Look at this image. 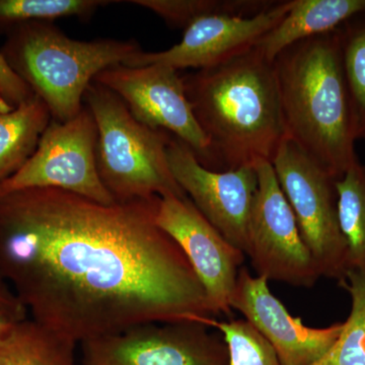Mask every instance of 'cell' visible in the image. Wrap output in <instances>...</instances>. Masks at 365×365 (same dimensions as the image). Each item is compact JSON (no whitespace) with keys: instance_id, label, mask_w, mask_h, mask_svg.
<instances>
[{"instance_id":"obj_10","label":"cell","mask_w":365,"mask_h":365,"mask_svg":"<svg viewBox=\"0 0 365 365\" xmlns=\"http://www.w3.org/2000/svg\"><path fill=\"white\" fill-rule=\"evenodd\" d=\"M197 322L153 323L83 342V365H227L222 336Z\"/></svg>"},{"instance_id":"obj_21","label":"cell","mask_w":365,"mask_h":365,"mask_svg":"<svg viewBox=\"0 0 365 365\" xmlns=\"http://www.w3.org/2000/svg\"><path fill=\"white\" fill-rule=\"evenodd\" d=\"M340 285L351 300L349 316L335 344L313 365H365V274L350 271Z\"/></svg>"},{"instance_id":"obj_1","label":"cell","mask_w":365,"mask_h":365,"mask_svg":"<svg viewBox=\"0 0 365 365\" xmlns=\"http://www.w3.org/2000/svg\"><path fill=\"white\" fill-rule=\"evenodd\" d=\"M160 197L101 204L58 189L0 193V275L32 319L76 342L216 314Z\"/></svg>"},{"instance_id":"obj_19","label":"cell","mask_w":365,"mask_h":365,"mask_svg":"<svg viewBox=\"0 0 365 365\" xmlns=\"http://www.w3.org/2000/svg\"><path fill=\"white\" fill-rule=\"evenodd\" d=\"M338 215L350 271L365 274V165L357 163L337 182Z\"/></svg>"},{"instance_id":"obj_24","label":"cell","mask_w":365,"mask_h":365,"mask_svg":"<svg viewBox=\"0 0 365 365\" xmlns=\"http://www.w3.org/2000/svg\"><path fill=\"white\" fill-rule=\"evenodd\" d=\"M35 93L0 53V112L11 111Z\"/></svg>"},{"instance_id":"obj_9","label":"cell","mask_w":365,"mask_h":365,"mask_svg":"<svg viewBox=\"0 0 365 365\" xmlns=\"http://www.w3.org/2000/svg\"><path fill=\"white\" fill-rule=\"evenodd\" d=\"M93 81L117 93L137 121L169 132L193 151L204 168L215 170L210 144L194 116L177 71L160 64H117L100 72Z\"/></svg>"},{"instance_id":"obj_18","label":"cell","mask_w":365,"mask_h":365,"mask_svg":"<svg viewBox=\"0 0 365 365\" xmlns=\"http://www.w3.org/2000/svg\"><path fill=\"white\" fill-rule=\"evenodd\" d=\"M129 4L150 9L174 29H187L210 16L251 18L272 9L277 0H130Z\"/></svg>"},{"instance_id":"obj_12","label":"cell","mask_w":365,"mask_h":365,"mask_svg":"<svg viewBox=\"0 0 365 365\" xmlns=\"http://www.w3.org/2000/svg\"><path fill=\"white\" fill-rule=\"evenodd\" d=\"M157 222L188 259L216 316L230 314L246 255L201 215L188 196L160 198Z\"/></svg>"},{"instance_id":"obj_8","label":"cell","mask_w":365,"mask_h":365,"mask_svg":"<svg viewBox=\"0 0 365 365\" xmlns=\"http://www.w3.org/2000/svg\"><path fill=\"white\" fill-rule=\"evenodd\" d=\"M258 188L249 225L246 256L257 275L295 287H313L321 274L300 235L272 163H255Z\"/></svg>"},{"instance_id":"obj_6","label":"cell","mask_w":365,"mask_h":365,"mask_svg":"<svg viewBox=\"0 0 365 365\" xmlns=\"http://www.w3.org/2000/svg\"><path fill=\"white\" fill-rule=\"evenodd\" d=\"M271 163L321 277L337 280L341 284L349 267L347 244L338 215L339 180L288 137Z\"/></svg>"},{"instance_id":"obj_15","label":"cell","mask_w":365,"mask_h":365,"mask_svg":"<svg viewBox=\"0 0 365 365\" xmlns=\"http://www.w3.org/2000/svg\"><path fill=\"white\" fill-rule=\"evenodd\" d=\"M364 11L365 0H294L287 16L259 41L255 49L273 62L294 43L333 32Z\"/></svg>"},{"instance_id":"obj_14","label":"cell","mask_w":365,"mask_h":365,"mask_svg":"<svg viewBox=\"0 0 365 365\" xmlns=\"http://www.w3.org/2000/svg\"><path fill=\"white\" fill-rule=\"evenodd\" d=\"M268 280L242 267L237 276L232 309L240 312L271 347L282 365H313L335 344L343 323L313 328L294 318L271 292Z\"/></svg>"},{"instance_id":"obj_3","label":"cell","mask_w":365,"mask_h":365,"mask_svg":"<svg viewBox=\"0 0 365 365\" xmlns=\"http://www.w3.org/2000/svg\"><path fill=\"white\" fill-rule=\"evenodd\" d=\"M273 64L288 138L340 180L359 160L339 31L294 43Z\"/></svg>"},{"instance_id":"obj_16","label":"cell","mask_w":365,"mask_h":365,"mask_svg":"<svg viewBox=\"0 0 365 365\" xmlns=\"http://www.w3.org/2000/svg\"><path fill=\"white\" fill-rule=\"evenodd\" d=\"M52 117L38 96L11 111L0 112V185L32 158Z\"/></svg>"},{"instance_id":"obj_7","label":"cell","mask_w":365,"mask_h":365,"mask_svg":"<svg viewBox=\"0 0 365 365\" xmlns=\"http://www.w3.org/2000/svg\"><path fill=\"white\" fill-rule=\"evenodd\" d=\"M97 141V123L86 105L69 121L51 120L32 158L0 185V193L58 189L106 205L116 203L98 176Z\"/></svg>"},{"instance_id":"obj_2","label":"cell","mask_w":365,"mask_h":365,"mask_svg":"<svg viewBox=\"0 0 365 365\" xmlns=\"http://www.w3.org/2000/svg\"><path fill=\"white\" fill-rule=\"evenodd\" d=\"M216 172L272 163L285 138L273 62L252 49L220 66L182 76Z\"/></svg>"},{"instance_id":"obj_11","label":"cell","mask_w":365,"mask_h":365,"mask_svg":"<svg viewBox=\"0 0 365 365\" xmlns=\"http://www.w3.org/2000/svg\"><path fill=\"white\" fill-rule=\"evenodd\" d=\"M167 158L173 176L201 215L246 255L249 225L258 188L255 167L227 172L204 168L193 151L172 136Z\"/></svg>"},{"instance_id":"obj_17","label":"cell","mask_w":365,"mask_h":365,"mask_svg":"<svg viewBox=\"0 0 365 365\" xmlns=\"http://www.w3.org/2000/svg\"><path fill=\"white\" fill-rule=\"evenodd\" d=\"M76 343L26 319L0 339V365H78Z\"/></svg>"},{"instance_id":"obj_23","label":"cell","mask_w":365,"mask_h":365,"mask_svg":"<svg viewBox=\"0 0 365 365\" xmlns=\"http://www.w3.org/2000/svg\"><path fill=\"white\" fill-rule=\"evenodd\" d=\"M228 349L227 365H282L267 341L245 319L216 322Z\"/></svg>"},{"instance_id":"obj_13","label":"cell","mask_w":365,"mask_h":365,"mask_svg":"<svg viewBox=\"0 0 365 365\" xmlns=\"http://www.w3.org/2000/svg\"><path fill=\"white\" fill-rule=\"evenodd\" d=\"M294 0L279 1L272 9L251 18L210 16L199 19L185 29L179 44L160 52H139L126 66L160 64L181 69L220 66L251 51L259 41L282 21Z\"/></svg>"},{"instance_id":"obj_4","label":"cell","mask_w":365,"mask_h":365,"mask_svg":"<svg viewBox=\"0 0 365 365\" xmlns=\"http://www.w3.org/2000/svg\"><path fill=\"white\" fill-rule=\"evenodd\" d=\"M6 35L0 53L58 122L78 116L86 88L100 72L125 66L143 51L131 40H73L52 21L21 24Z\"/></svg>"},{"instance_id":"obj_5","label":"cell","mask_w":365,"mask_h":365,"mask_svg":"<svg viewBox=\"0 0 365 365\" xmlns=\"http://www.w3.org/2000/svg\"><path fill=\"white\" fill-rule=\"evenodd\" d=\"M83 104L97 123L98 176L116 202L187 196L168 162L172 134L137 121L117 93L96 81L86 88Z\"/></svg>"},{"instance_id":"obj_20","label":"cell","mask_w":365,"mask_h":365,"mask_svg":"<svg viewBox=\"0 0 365 365\" xmlns=\"http://www.w3.org/2000/svg\"><path fill=\"white\" fill-rule=\"evenodd\" d=\"M353 135L365 140V11L338 28Z\"/></svg>"},{"instance_id":"obj_25","label":"cell","mask_w":365,"mask_h":365,"mask_svg":"<svg viewBox=\"0 0 365 365\" xmlns=\"http://www.w3.org/2000/svg\"><path fill=\"white\" fill-rule=\"evenodd\" d=\"M28 309L0 275V339L28 318Z\"/></svg>"},{"instance_id":"obj_22","label":"cell","mask_w":365,"mask_h":365,"mask_svg":"<svg viewBox=\"0 0 365 365\" xmlns=\"http://www.w3.org/2000/svg\"><path fill=\"white\" fill-rule=\"evenodd\" d=\"M119 1L104 0H0V33L29 21L76 16L88 20L98 9Z\"/></svg>"}]
</instances>
